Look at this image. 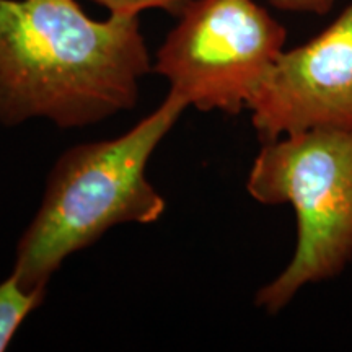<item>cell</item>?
Returning <instances> with one entry per match:
<instances>
[{"label": "cell", "instance_id": "6da1fadb", "mask_svg": "<svg viewBox=\"0 0 352 352\" xmlns=\"http://www.w3.org/2000/svg\"><path fill=\"white\" fill-rule=\"evenodd\" d=\"M152 72L139 15L96 20L77 0H0V122L85 127L139 100Z\"/></svg>", "mask_w": 352, "mask_h": 352}, {"label": "cell", "instance_id": "7a4b0ae2", "mask_svg": "<svg viewBox=\"0 0 352 352\" xmlns=\"http://www.w3.org/2000/svg\"><path fill=\"white\" fill-rule=\"evenodd\" d=\"M188 104L173 94L120 138L65 151L47 176L36 215L16 246L12 274L25 289H46L70 254L121 223H153L166 209L147 164Z\"/></svg>", "mask_w": 352, "mask_h": 352}, {"label": "cell", "instance_id": "3957f363", "mask_svg": "<svg viewBox=\"0 0 352 352\" xmlns=\"http://www.w3.org/2000/svg\"><path fill=\"white\" fill-rule=\"evenodd\" d=\"M246 191L264 206H292L297 243L287 266L256 292L270 315L303 287L334 279L352 261V131L311 129L263 142Z\"/></svg>", "mask_w": 352, "mask_h": 352}, {"label": "cell", "instance_id": "277c9868", "mask_svg": "<svg viewBox=\"0 0 352 352\" xmlns=\"http://www.w3.org/2000/svg\"><path fill=\"white\" fill-rule=\"evenodd\" d=\"M287 30L256 0H188L158 47L152 72L199 111L248 109L285 50Z\"/></svg>", "mask_w": 352, "mask_h": 352}, {"label": "cell", "instance_id": "5b68a950", "mask_svg": "<svg viewBox=\"0 0 352 352\" xmlns=\"http://www.w3.org/2000/svg\"><path fill=\"white\" fill-rule=\"evenodd\" d=\"M261 142L352 131V3L310 41L284 50L248 104Z\"/></svg>", "mask_w": 352, "mask_h": 352}, {"label": "cell", "instance_id": "8992f818", "mask_svg": "<svg viewBox=\"0 0 352 352\" xmlns=\"http://www.w3.org/2000/svg\"><path fill=\"white\" fill-rule=\"evenodd\" d=\"M44 297L46 289H25L13 274L0 283V352L7 351L21 323Z\"/></svg>", "mask_w": 352, "mask_h": 352}, {"label": "cell", "instance_id": "52a82bcc", "mask_svg": "<svg viewBox=\"0 0 352 352\" xmlns=\"http://www.w3.org/2000/svg\"><path fill=\"white\" fill-rule=\"evenodd\" d=\"M116 15H139L145 10H166L178 13L188 0H91Z\"/></svg>", "mask_w": 352, "mask_h": 352}, {"label": "cell", "instance_id": "ba28073f", "mask_svg": "<svg viewBox=\"0 0 352 352\" xmlns=\"http://www.w3.org/2000/svg\"><path fill=\"white\" fill-rule=\"evenodd\" d=\"M271 7L290 13H311V15H327L333 10L338 0H267Z\"/></svg>", "mask_w": 352, "mask_h": 352}]
</instances>
